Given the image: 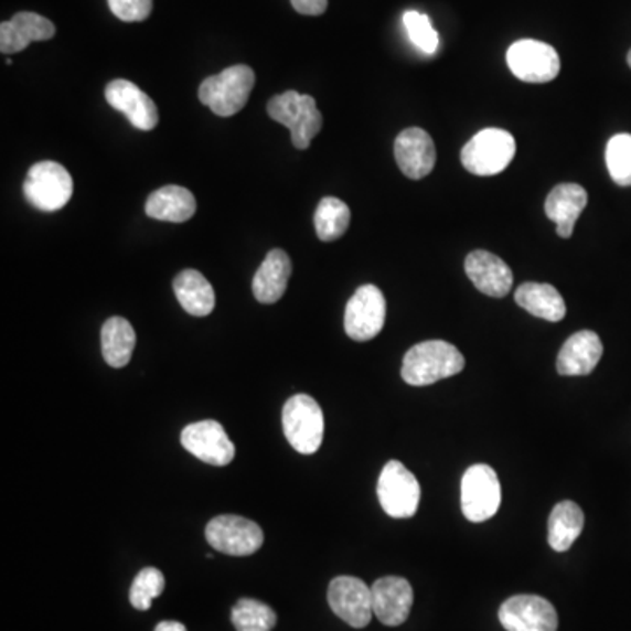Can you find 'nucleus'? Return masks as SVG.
Wrapping results in <instances>:
<instances>
[{
    "label": "nucleus",
    "mask_w": 631,
    "mask_h": 631,
    "mask_svg": "<svg viewBox=\"0 0 631 631\" xmlns=\"http://www.w3.org/2000/svg\"><path fill=\"white\" fill-rule=\"evenodd\" d=\"M466 368V359L446 341H427L407 351L402 363V379L410 386H430L457 376Z\"/></svg>",
    "instance_id": "f257e3e1"
},
{
    "label": "nucleus",
    "mask_w": 631,
    "mask_h": 631,
    "mask_svg": "<svg viewBox=\"0 0 631 631\" xmlns=\"http://www.w3.org/2000/svg\"><path fill=\"white\" fill-rule=\"evenodd\" d=\"M255 86V73L248 65H232L216 76L207 77L199 88V98L214 115L228 116L243 111Z\"/></svg>",
    "instance_id": "f03ea898"
},
{
    "label": "nucleus",
    "mask_w": 631,
    "mask_h": 631,
    "mask_svg": "<svg viewBox=\"0 0 631 631\" xmlns=\"http://www.w3.org/2000/svg\"><path fill=\"white\" fill-rule=\"evenodd\" d=\"M267 113L274 121L290 128L291 142L297 150H308L323 127V116L318 111L314 98L299 92L288 90L270 98Z\"/></svg>",
    "instance_id": "7ed1b4c3"
},
{
    "label": "nucleus",
    "mask_w": 631,
    "mask_h": 631,
    "mask_svg": "<svg viewBox=\"0 0 631 631\" xmlns=\"http://www.w3.org/2000/svg\"><path fill=\"white\" fill-rule=\"evenodd\" d=\"M516 157L514 136L502 128H484L463 146L461 163L475 175L504 172Z\"/></svg>",
    "instance_id": "20e7f679"
},
{
    "label": "nucleus",
    "mask_w": 631,
    "mask_h": 631,
    "mask_svg": "<svg viewBox=\"0 0 631 631\" xmlns=\"http://www.w3.org/2000/svg\"><path fill=\"white\" fill-rule=\"evenodd\" d=\"M282 430L295 451L314 454L324 436V418L320 404L306 393L295 395L282 407Z\"/></svg>",
    "instance_id": "39448f33"
},
{
    "label": "nucleus",
    "mask_w": 631,
    "mask_h": 631,
    "mask_svg": "<svg viewBox=\"0 0 631 631\" xmlns=\"http://www.w3.org/2000/svg\"><path fill=\"white\" fill-rule=\"evenodd\" d=\"M73 178L56 162H39L31 167L23 183V195L35 210L53 213L67 205L73 196Z\"/></svg>",
    "instance_id": "423d86ee"
},
{
    "label": "nucleus",
    "mask_w": 631,
    "mask_h": 631,
    "mask_svg": "<svg viewBox=\"0 0 631 631\" xmlns=\"http://www.w3.org/2000/svg\"><path fill=\"white\" fill-rule=\"evenodd\" d=\"M377 499L388 516L407 520L418 512L421 488L416 475L404 463L392 460L381 472Z\"/></svg>",
    "instance_id": "0eeeda50"
},
{
    "label": "nucleus",
    "mask_w": 631,
    "mask_h": 631,
    "mask_svg": "<svg viewBox=\"0 0 631 631\" xmlns=\"http://www.w3.org/2000/svg\"><path fill=\"white\" fill-rule=\"evenodd\" d=\"M502 504V488L495 470L484 463L470 467L461 479V511L472 523L491 520Z\"/></svg>",
    "instance_id": "6e6552de"
},
{
    "label": "nucleus",
    "mask_w": 631,
    "mask_h": 631,
    "mask_svg": "<svg viewBox=\"0 0 631 631\" xmlns=\"http://www.w3.org/2000/svg\"><path fill=\"white\" fill-rule=\"evenodd\" d=\"M511 73L525 83H549L559 74V55L550 44L521 39L507 52Z\"/></svg>",
    "instance_id": "1a4fd4ad"
},
{
    "label": "nucleus",
    "mask_w": 631,
    "mask_h": 631,
    "mask_svg": "<svg viewBox=\"0 0 631 631\" xmlns=\"http://www.w3.org/2000/svg\"><path fill=\"white\" fill-rule=\"evenodd\" d=\"M205 538L213 549L228 556H252L264 546L260 526L255 521L232 514L211 520Z\"/></svg>",
    "instance_id": "9d476101"
},
{
    "label": "nucleus",
    "mask_w": 631,
    "mask_h": 631,
    "mask_svg": "<svg viewBox=\"0 0 631 631\" xmlns=\"http://www.w3.org/2000/svg\"><path fill=\"white\" fill-rule=\"evenodd\" d=\"M386 321V300L374 285L360 286L346 306L344 329L353 341L365 342L377 338Z\"/></svg>",
    "instance_id": "9b49d317"
},
{
    "label": "nucleus",
    "mask_w": 631,
    "mask_h": 631,
    "mask_svg": "<svg viewBox=\"0 0 631 631\" xmlns=\"http://www.w3.org/2000/svg\"><path fill=\"white\" fill-rule=\"evenodd\" d=\"M499 619L507 631H556L558 614L550 601L537 595L509 598L499 610Z\"/></svg>",
    "instance_id": "f8f14e48"
},
{
    "label": "nucleus",
    "mask_w": 631,
    "mask_h": 631,
    "mask_svg": "<svg viewBox=\"0 0 631 631\" xmlns=\"http://www.w3.org/2000/svg\"><path fill=\"white\" fill-rule=\"evenodd\" d=\"M181 443L193 457L207 466L225 467L235 458V446L218 421L205 419L181 431Z\"/></svg>",
    "instance_id": "ddd939ff"
},
{
    "label": "nucleus",
    "mask_w": 631,
    "mask_h": 631,
    "mask_svg": "<svg viewBox=\"0 0 631 631\" xmlns=\"http://www.w3.org/2000/svg\"><path fill=\"white\" fill-rule=\"evenodd\" d=\"M329 603L335 616L353 628L367 627L374 614L372 589L356 577H335L329 586Z\"/></svg>",
    "instance_id": "4468645a"
},
{
    "label": "nucleus",
    "mask_w": 631,
    "mask_h": 631,
    "mask_svg": "<svg viewBox=\"0 0 631 631\" xmlns=\"http://www.w3.org/2000/svg\"><path fill=\"white\" fill-rule=\"evenodd\" d=\"M374 614L386 627H400L413 609L414 591L404 577H381L372 586Z\"/></svg>",
    "instance_id": "2eb2a0df"
},
{
    "label": "nucleus",
    "mask_w": 631,
    "mask_h": 631,
    "mask_svg": "<svg viewBox=\"0 0 631 631\" xmlns=\"http://www.w3.org/2000/svg\"><path fill=\"white\" fill-rule=\"evenodd\" d=\"M395 158L400 171L409 180H423L436 167L437 151L434 139L423 128H406L404 132L398 133L395 141Z\"/></svg>",
    "instance_id": "dca6fc26"
},
{
    "label": "nucleus",
    "mask_w": 631,
    "mask_h": 631,
    "mask_svg": "<svg viewBox=\"0 0 631 631\" xmlns=\"http://www.w3.org/2000/svg\"><path fill=\"white\" fill-rule=\"evenodd\" d=\"M106 100L116 111L124 113L128 121L139 130L150 132L158 125L157 104L151 100L150 95L127 79L109 83L106 86Z\"/></svg>",
    "instance_id": "f3484780"
},
{
    "label": "nucleus",
    "mask_w": 631,
    "mask_h": 631,
    "mask_svg": "<svg viewBox=\"0 0 631 631\" xmlns=\"http://www.w3.org/2000/svg\"><path fill=\"white\" fill-rule=\"evenodd\" d=\"M466 272L481 293L495 299H504L512 290L514 276L502 258L490 252L470 253L466 260Z\"/></svg>",
    "instance_id": "a211bd4d"
},
{
    "label": "nucleus",
    "mask_w": 631,
    "mask_h": 631,
    "mask_svg": "<svg viewBox=\"0 0 631 631\" xmlns=\"http://www.w3.org/2000/svg\"><path fill=\"white\" fill-rule=\"evenodd\" d=\"M603 354L600 338L591 330L574 333L565 342L556 360L562 376H588L597 368Z\"/></svg>",
    "instance_id": "6ab92c4d"
},
{
    "label": "nucleus",
    "mask_w": 631,
    "mask_h": 631,
    "mask_svg": "<svg viewBox=\"0 0 631 631\" xmlns=\"http://www.w3.org/2000/svg\"><path fill=\"white\" fill-rule=\"evenodd\" d=\"M55 32V25L41 14L17 13L0 25V52L4 55L23 52L31 43L50 41Z\"/></svg>",
    "instance_id": "aec40b11"
},
{
    "label": "nucleus",
    "mask_w": 631,
    "mask_h": 631,
    "mask_svg": "<svg viewBox=\"0 0 631 631\" xmlns=\"http://www.w3.org/2000/svg\"><path fill=\"white\" fill-rule=\"evenodd\" d=\"M588 205V192L580 184L564 183L550 190L546 201V214L556 223L559 237L568 239L574 234V226Z\"/></svg>",
    "instance_id": "412c9836"
},
{
    "label": "nucleus",
    "mask_w": 631,
    "mask_h": 631,
    "mask_svg": "<svg viewBox=\"0 0 631 631\" xmlns=\"http://www.w3.org/2000/svg\"><path fill=\"white\" fill-rule=\"evenodd\" d=\"M291 276V260L282 249H272L261 261L253 278V295L260 303H276L281 300Z\"/></svg>",
    "instance_id": "4be33fe9"
},
{
    "label": "nucleus",
    "mask_w": 631,
    "mask_h": 631,
    "mask_svg": "<svg viewBox=\"0 0 631 631\" xmlns=\"http://www.w3.org/2000/svg\"><path fill=\"white\" fill-rule=\"evenodd\" d=\"M195 211L196 201L193 193L175 184L157 190L146 201V214L158 222H189Z\"/></svg>",
    "instance_id": "5701e85b"
},
{
    "label": "nucleus",
    "mask_w": 631,
    "mask_h": 631,
    "mask_svg": "<svg viewBox=\"0 0 631 631\" xmlns=\"http://www.w3.org/2000/svg\"><path fill=\"white\" fill-rule=\"evenodd\" d=\"M516 302L520 308L537 316L541 320L558 323L567 314V306L555 286L546 282H525L516 290Z\"/></svg>",
    "instance_id": "b1692460"
},
{
    "label": "nucleus",
    "mask_w": 631,
    "mask_h": 631,
    "mask_svg": "<svg viewBox=\"0 0 631 631\" xmlns=\"http://www.w3.org/2000/svg\"><path fill=\"white\" fill-rule=\"evenodd\" d=\"M174 293L181 308L196 318H204L213 312L216 295L213 286L199 270L186 269L174 279Z\"/></svg>",
    "instance_id": "393cba45"
},
{
    "label": "nucleus",
    "mask_w": 631,
    "mask_h": 631,
    "mask_svg": "<svg viewBox=\"0 0 631 631\" xmlns=\"http://www.w3.org/2000/svg\"><path fill=\"white\" fill-rule=\"evenodd\" d=\"M547 526H549V535H547L549 546L556 553H565V550L574 546V542L582 534L585 512L576 502L565 500V502H559V504L555 505V509L550 512Z\"/></svg>",
    "instance_id": "a878e982"
},
{
    "label": "nucleus",
    "mask_w": 631,
    "mask_h": 631,
    "mask_svg": "<svg viewBox=\"0 0 631 631\" xmlns=\"http://www.w3.org/2000/svg\"><path fill=\"white\" fill-rule=\"evenodd\" d=\"M100 341H103V356L107 365L113 368L127 367L137 342L132 324L120 316L109 318L103 324Z\"/></svg>",
    "instance_id": "bb28decb"
},
{
    "label": "nucleus",
    "mask_w": 631,
    "mask_h": 631,
    "mask_svg": "<svg viewBox=\"0 0 631 631\" xmlns=\"http://www.w3.org/2000/svg\"><path fill=\"white\" fill-rule=\"evenodd\" d=\"M351 211L335 196H324L314 213L316 234L323 243L341 239L350 228Z\"/></svg>",
    "instance_id": "cd10ccee"
},
{
    "label": "nucleus",
    "mask_w": 631,
    "mask_h": 631,
    "mask_svg": "<svg viewBox=\"0 0 631 631\" xmlns=\"http://www.w3.org/2000/svg\"><path fill=\"white\" fill-rule=\"evenodd\" d=\"M278 616L264 601L243 598L232 609V624L237 631H272Z\"/></svg>",
    "instance_id": "c85d7f7f"
},
{
    "label": "nucleus",
    "mask_w": 631,
    "mask_h": 631,
    "mask_svg": "<svg viewBox=\"0 0 631 631\" xmlns=\"http://www.w3.org/2000/svg\"><path fill=\"white\" fill-rule=\"evenodd\" d=\"M606 162L616 184L631 186V133H618L610 139Z\"/></svg>",
    "instance_id": "c756f323"
},
{
    "label": "nucleus",
    "mask_w": 631,
    "mask_h": 631,
    "mask_svg": "<svg viewBox=\"0 0 631 631\" xmlns=\"http://www.w3.org/2000/svg\"><path fill=\"white\" fill-rule=\"evenodd\" d=\"M165 589V577L158 568H142L133 579L130 588V603L137 610H150L154 598L160 597Z\"/></svg>",
    "instance_id": "7c9ffc66"
},
{
    "label": "nucleus",
    "mask_w": 631,
    "mask_h": 631,
    "mask_svg": "<svg viewBox=\"0 0 631 631\" xmlns=\"http://www.w3.org/2000/svg\"><path fill=\"white\" fill-rule=\"evenodd\" d=\"M402 20H404V26H406L414 46L419 47L427 55H434L439 50V34L431 25V20L427 14L418 13V11H406Z\"/></svg>",
    "instance_id": "2f4dec72"
},
{
    "label": "nucleus",
    "mask_w": 631,
    "mask_h": 631,
    "mask_svg": "<svg viewBox=\"0 0 631 631\" xmlns=\"http://www.w3.org/2000/svg\"><path fill=\"white\" fill-rule=\"evenodd\" d=\"M109 9L121 22H145L150 18L153 0H107Z\"/></svg>",
    "instance_id": "473e14b6"
},
{
    "label": "nucleus",
    "mask_w": 631,
    "mask_h": 631,
    "mask_svg": "<svg viewBox=\"0 0 631 631\" xmlns=\"http://www.w3.org/2000/svg\"><path fill=\"white\" fill-rule=\"evenodd\" d=\"M295 11L306 17H320L329 8V0H291Z\"/></svg>",
    "instance_id": "72a5a7b5"
},
{
    "label": "nucleus",
    "mask_w": 631,
    "mask_h": 631,
    "mask_svg": "<svg viewBox=\"0 0 631 631\" xmlns=\"http://www.w3.org/2000/svg\"><path fill=\"white\" fill-rule=\"evenodd\" d=\"M154 631H189L183 623H178V621H162V623L157 624Z\"/></svg>",
    "instance_id": "f704fd0d"
},
{
    "label": "nucleus",
    "mask_w": 631,
    "mask_h": 631,
    "mask_svg": "<svg viewBox=\"0 0 631 631\" xmlns=\"http://www.w3.org/2000/svg\"><path fill=\"white\" fill-rule=\"evenodd\" d=\"M628 65H630V67H631V50H630V53H628Z\"/></svg>",
    "instance_id": "c9c22d12"
}]
</instances>
